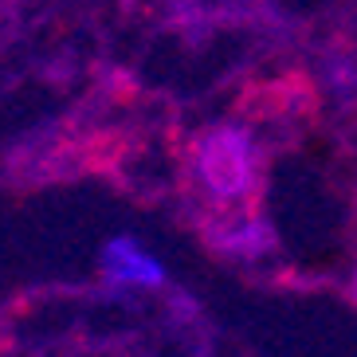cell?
<instances>
[{
    "mask_svg": "<svg viewBox=\"0 0 357 357\" xmlns=\"http://www.w3.org/2000/svg\"><path fill=\"white\" fill-rule=\"evenodd\" d=\"M185 173H189V189L200 197L204 212L259 204V189H263L259 137L240 122H216L189 142Z\"/></svg>",
    "mask_w": 357,
    "mask_h": 357,
    "instance_id": "cell-1",
    "label": "cell"
},
{
    "mask_svg": "<svg viewBox=\"0 0 357 357\" xmlns=\"http://www.w3.org/2000/svg\"><path fill=\"white\" fill-rule=\"evenodd\" d=\"M349 298L357 303V263H354V271H349Z\"/></svg>",
    "mask_w": 357,
    "mask_h": 357,
    "instance_id": "cell-4",
    "label": "cell"
},
{
    "mask_svg": "<svg viewBox=\"0 0 357 357\" xmlns=\"http://www.w3.org/2000/svg\"><path fill=\"white\" fill-rule=\"evenodd\" d=\"M204 228V243L216 255L228 259H263L275 252V231L271 224L263 220L259 204L248 208H228V212H204L200 216Z\"/></svg>",
    "mask_w": 357,
    "mask_h": 357,
    "instance_id": "cell-2",
    "label": "cell"
},
{
    "mask_svg": "<svg viewBox=\"0 0 357 357\" xmlns=\"http://www.w3.org/2000/svg\"><path fill=\"white\" fill-rule=\"evenodd\" d=\"M102 275L114 287H165V267L142 248L137 240L118 236L102 248Z\"/></svg>",
    "mask_w": 357,
    "mask_h": 357,
    "instance_id": "cell-3",
    "label": "cell"
}]
</instances>
